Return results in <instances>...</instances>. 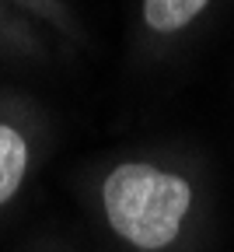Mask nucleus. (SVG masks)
<instances>
[{
  "label": "nucleus",
  "mask_w": 234,
  "mask_h": 252,
  "mask_svg": "<svg viewBox=\"0 0 234 252\" xmlns=\"http://www.w3.org/2000/svg\"><path fill=\"white\" fill-rule=\"evenodd\" d=\"M102 200L112 231L129 245L154 252L178 238L185 210L192 203V189L178 175L144 161H129L105 179Z\"/></svg>",
  "instance_id": "nucleus-1"
},
{
  "label": "nucleus",
  "mask_w": 234,
  "mask_h": 252,
  "mask_svg": "<svg viewBox=\"0 0 234 252\" xmlns=\"http://www.w3.org/2000/svg\"><path fill=\"white\" fill-rule=\"evenodd\" d=\"M28 168V144L14 126L0 123V207H4L25 179Z\"/></svg>",
  "instance_id": "nucleus-2"
},
{
  "label": "nucleus",
  "mask_w": 234,
  "mask_h": 252,
  "mask_svg": "<svg viewBox=\"0 0 234 252\" xmlns=\"http://www.w3.org/2000/svg\"><path fill=\"white\" fill-rule=\"evenodd\" d=\"M210 0H144V21L154 32H178Z\"/></svg>",
  "instance_id": "nucleus-3"
}]
</instances>
